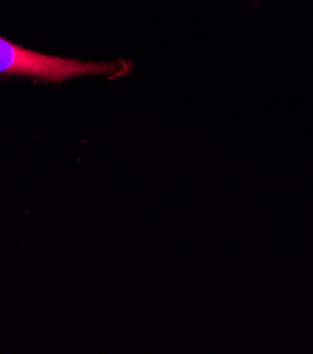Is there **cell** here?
<instances>
[{
	"mask_svg": "<svg viewBox=\"0 0 313 354\" xmlns=\"http://www.w3.org/2000/svg\"><path fill=\"white\" fill-rule=\"evenodd\" d=\"M124 62H84L40 54L0 35V77H23L43 82H64L75 77L123 74Z\"/></svg>",
	"mask_w": 313,
	"mask_h": 354,
	"instance_id": "1",
	"label": "cell"
}]
</instances>
